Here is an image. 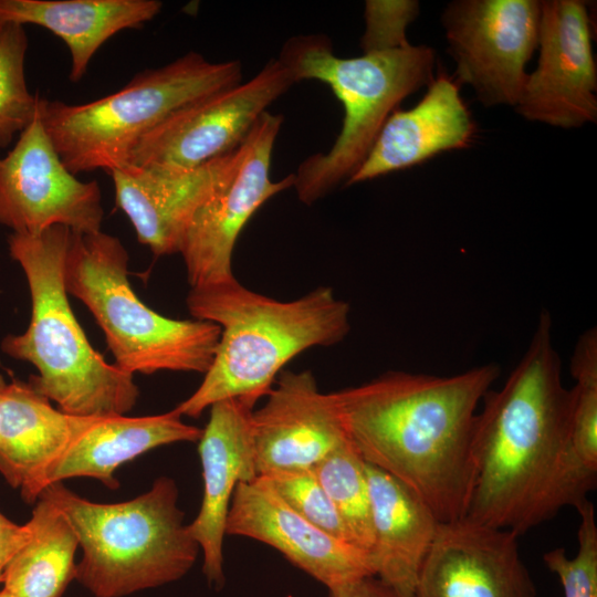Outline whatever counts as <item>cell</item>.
<instances>
[{"label": "cell", "mask_w": 597, "mask_h": 597, "mask_svg": "<svg viewBox=\"0 0 597 597\" xmlns=\"http://www.w3.org/2000/svg\"><path fill=\"white\" fill-rule=\"evenodd\" d=\"M481 402L464 517L520 536L588 499L596 483L573 457V396L562 381L547 311L503 387L490 389Z\"/></svg>", "instance_id": "cell-1"}, {"label": "cell", "mask_w": 597, "mask_h": 597, "mask_svg": "<svg viewBox=\"0 0 597 597\" xmlns=\"http://www.w3.org/2000/svg\"><path fill=\"white\" fill-rule=\"evenodd\" d=\"M499 376L495 363L453 376L390 370L333 394L364 461L405 484L444 523L465 516L476 409Z\"/></svg>", "instance_id": "cell-2"}, {"label": "cell", "mask_w": 597, "mask_h": 597, "mask_svg": "<svg viewBox=\"0 0 597 597\" xmlns=\"http://www.w3.org/2000/svg\"><path fill=\"white\" fill-rule=\"evenodd\" d=\"M186 302L196 320L219 325L221 335L201 384L174 408L182 417L197 418L228 398L254 406L295 356L312 347L335 345L350 331L348 303L327 286L279 301L234 279L190 289Z\"/></svg>", "instance_id": "cell-3"}, {"label": "cell", "mask_w": 597, "mask_h": 597, "mask_svg": "<svg viewBox=\"0 0 597 597\" xmlns=\"http://www.w3.org/2000/svg\"><path fill=\"white\" fill-rule=\"evenodd\" d=\"M72 230L55 226L39 234L11 233V258L22 268L31 296V318L1 349L32 364L29 384L65 413L113 417L130 411L139 397L134 376L109 364L93 348L77 322L64 285Z\"/></svg>", "instance_id": "cell-4"}, {"label": "cell", "mask_w": 597, "mask_h": 597, "mask_svg": "<svg viewBox=\"0 0 597 597\" xmlns=\"http://www.w3.org/2000/svg\"><path fill=\"white\" fill-rule=\"evenodd\" d=\"M277 60L295 83L327 84L344 107L343 126L331 149L308 156L294 172L300 201L312 205L348 181L400 102L433 81L436 55L429 46L409 44L342 59L327 36L308 34L289 39Z\"/></svg>", "instance_id": "cell-5"}, {"label": "cell", "mask_w": 597, "mask_h": 597, "mask_svg": "<svg viewBox=\"0 0 597 597\" xmlns=\"http://www.w3.org/2000/svg\"><path fill=\"white\" fill-rule=\"evenodd\" d=\"M178 488L159 476L143 494L124 502H92L62 482L40 495L69 519L82 557L75 579L94 597H124L184 577L200 547L178 506Z\"/></svg>", "instance_id": "cell-6"}, {"label": "cell", "mask_w": 597, "mask_h": 597, "mask_svg": "<svg viewBox=\"0 0 597 597\" xmlns=\"http://www.w3.org/2000/svg\"><path fill=\"white\" fill-rule=\"evenodd\" d=\"M239 61L212 63L188 52L136 74L123 88L84 104L40 97L39 113L74 175L124 167L142 139L179 109L241 83Z\"/></svg>", "instance_id": "cell-7"}, {"label": "cell", "mask_w": 597, "mask_h": 597, "mask_svg": "<svg viewBox=\"0 0 597 597\" xmlns=\"http://www.w3.org/2000/svg\"><path fill=\"white\" fill-rule=\"evenodd\" d=\"M128 264V252L117 237L102 230L71 232L64 285L104 332L114 364L133 376L163 370L205 374L214 357L220 326L151 310L135 293Z\"/></svg>", "instance_id": "cell-8"}, {"label": "cell", "mask_w": 597, "mask_h": 597, "mask_svg": "<svg viewBox=\"0 0 597 597\" xmlns=\"http://www.w3.org/2000/svg\"><path fill=\"white\" fill-rule=\"evenodd\" d=\"M283 116L264 112L237 148L228 181L193 214L179 243L190 289L234 280L232 254L254 212L270 198L293 187L294 172L270 178L273 146Z\"/></svg>", "instance_id": "cell-9"}, {"label": "cell", "mask_w": 597, "mask_h": 597, "mask_svg": "<svg viewBox=\"0 0 597 597\" xmlns=\"http://www.w3.org/2000/svg\"><path fill=\"white\" fill-rule=\"evenodd\" d=\"M540 1L460 0L442 14L457 83L470 85L484 106H515L537 46Z\"/></svg>", "instance_id": "cell-10"}, {"label": "cell", "mask_w": 597, "mask_h": 597, "mask_svg": "<svg viewBox=\"0 0 597 597\" xmlns=\"http://www.w3.org/2000/svg\"><path fill=\"white\" fill-rule=\"evenodd\" d=\"M295 81L271 59L245 83L179 109L145 136L125 166L193 168L233 151L258 118Z\"/></svg>", "instance_id": "cell-11"}, {"label": "cell", "mask_w": 597, "mask_h": 597, "mask_svg": "<svg viewBox=\"0 0 597 597\" xmlns=\"http://www.w3.org/2000/svg\"><path fill=\"white\" fill-rule=\"evenodd\" d=\"M103 219L97 181H82L65 167L38 107L13 148L0 157V224L21 234L55 226L93 233L101 231Z\"/></svg>", "instance_id": "cell-12"}, {"label": "cell", "mask_w": 597, "mask_h": 597, "mask_svg": "<svg viewBox=\"0 0 597 597\" xmlns=\"http://www.w3.org/2000/svg\"><path fill=\"white\" fill-rule=\"evenodd\" d=\"M537 67L527 74L516 112L528 121L577 128L597 118V72L587 7L540 1Z\"/></svg>", "instance_id": "cell-13"}, {"label": "cell", "mask_w": 597, "mask_h": 597, "mask_svg": "<svg viewBox=\"0 0 597 597\" xmlns=\"http://www.w3.org/2000/svg\"><path fill=\"white\" fill-rule=\"evenodd\" d=\"M517 537L467 517L439 523L413 597H535Z\"/></svg>", "instance_id": "cell-14"}, {"label": "cell", "mask_w": 597, "mask_h": 597, "mask_svg": "<svg viewBox=\"0 0 597 597\" xmlns=\"http://www.w3.org/2000/svg\"><path fill=\"white\" fill-rule=\"evenodd\" d=\"M251 427L259 476L313 469L347 440L333 392L311 370H282Z\"/></svg>", "instance_id": "cell-15"}, {"label": "cell", "mask_w": 597, "mask_h": 597, "mask_svg": "<svg viewBox=\"0 0 597 597\" xmlns=\"http://www.w3.org/2000/svg\"><path fill=\"white\" fill-rule=\"evenodd\" d=\"M226 535L270 545L327 589L375 575L367 552L328 535L302 517L264 476L237 485Z\"/></svg>", "instance_id": "cell-16"}, {"label": "cell", "mask_w": 597, "mask_h": 597, "mask_svg": "<svg viewBox=\"0 0 597 597\" xmlns=\"http://www.w3.org/2000/svg\"><path fill=\"white\" fill-rule=\"evenodd\" d=\"M237 148L193 168L127 165L112 170L116 205L138 242L156 256L178 253L193 214L231 177Z\"/></svg>", "instance_id": "cell-17"}, {"label": "cell", "mask_w": 597, "mask_h": 597, "mask_svg": "<svg viewBox=\"0 0 597 597\" xmlns=\"http://www.w3.org/2000/svg\"><path fill=\"white\" fill-rule=\"evenodd\" d=\"M253 409L239 398L214 402L198 440L203 496L188 527L202 552L207 582L216 589L224 585L223 538L234 490L239 483L259 476L251 427Z\"/></svg>", "instance_id": "cell-18"}, {"label": "cell", "mask_w": 597, "mask_h": 597, "mask_svg": "<svg viewBox=\"0 0 597 597\" xmlns=\"http://www.w3.org/2000/svg\"><path fill=\"white\" fill-rule=\"evenodd\" d=\"M96 419L55 409L29 381L13 379L0 395V474L34 504L51 468Z\"/></svg>", "instance_id": "cell-19"}, {"label": "cell", "mask_w": 597, "mask_h": 597, "mask_svg": "<svg viewBox=\"0 0 597 597\" xmlns=\"http://www.w3.org/2000/svg\"><path fill=\"white\" fill-rule=\"evenodd\" d=\"M473 133L474 124L458 83L440 73L416 106L391 113L346 185L412 167L444 150L467 147Z\"/></svg>", "instance_id": "cell-20"}, {"label": "cell", "mask_w": 597, "mask_h": 597, "mask_svg": "<svg viewBox=\"0 0 597 597\" xmlns=\"http://www.w3.org/2000/svg\"><path fill=\"white\" fill-rule=\"evenodd\" d=\"M366 471L375 576L402 596L413 597L440 522L426 503L397 479L368 463Z\"/></svg>", "instance_id": "cell-21"}, {"label": "cell", "mask_w": 597, "mask_h": 597, "mask_svg": "<svg viewBox=\"0 0 597 597\" xmlns=\"http://www.w3.org/2000/svg\"><path fill=\"white\" fill-rule=\"evenodd\" d=\"M161 8L158 0H0V20L36 24L59 36L70 50V80L76 83L109 38L142 29Z\"/></svg>", "instance_id": "cell-22"}, {"label": "cell", "mask_w": 597, "mask_h": 597, "mask_svg": "<svg viewBox=\"0 0 597 597\" xmlns=\"http://www.w3.org/2000/svg\"><path fill=\"white\" fill-rule=\"evenodd\" d=\"M202 429L182 421L175 409L159 415L97 418L51 468L46 486L72 478H93L117 489L123 463L161 446L197 442ZM45 486V488H46Z\"/></svg>", "instance_id": "cell-23"}, {"label": "cell", "mask_w": 597, "mask_h": 597, "mask_svg": "<svg viewBox=\"0 0 597 597\" xmlns=\"http://www.w3.org/2000/svg\"><path fill=\"white\" fill-rule=\"evenodd\" d=\"M28 542L9 563L3 589L13 597H62L75 579L77 536L66 515L40 495L30 520Z\"/></svg>", "instance_id": "cell-24"}, {"label": "cell", "mask_w": 597, "mask_h": 597, "mask_svg": "<svg viewBox=\"0 0 597 597\" xmlns=\"http://www.w3.org/2000/svg\"><path fill=\"white\" fill-rule=\"evenodd\" d=\"M313 471L342 519L352 544L370 555L374 536L366 462L347 439Z\"/></svg>", "instance_id": "cell-25"}, {"label": "cell", "mask_w": 597, "mask_h": 597, "mask_svg": "<svg viewBox=\"0 0 597 597\" xmlns=\"http://www.w3.org/2000/svg\"><path fill=\"white\" fill-rule=\"evenodd\" d=\"M575 385L570 415V447L575 462L591 482L597 481V331L584 332L570 359Z\"/></svg>", "instance_id": "cell-26"}, {"label": "cell", "mask_w": 597, "mask_h": 597, "mask_svg": "<svg viewBox=\"0 0 597 597\" xmlns=\"http://www.w3.org/2000/svg\"><path fill=\"white\" fill-rule=\"evenodd\" d=\"M24 25L0 20V148L9 146L38 113L40 96L28 90Z\"/></svg>", "instance_id": "cell-27"}, {"label": "cell", "mask_w": 597, "mask_h": 597, "mask_svg": "<svg viewBox=\"0 0 597 597\" xmlns=\"http://www.w3.org/2000/svg\"><path fill=\"white\" fill-rule=\"evenodd\" d=\"M580 523L577 532L578 551L568 557L563 547L544 554L546 567L556 574L564 597H597V523L594 504L587 499L575 507Z\"/></svg>", "instance_id": "cell-28"}, {"label": "cell", "mask_w": 597, "mask_h": 597, "mask_svg": "<svg viewBox=\"0 0 597 597\" xmlns=\"http://www.w3.org/2000/svg\"><path fill=\"white\" fill-rule=\"evenodd\" d=\"M264 478L277 494L302 517L328 535L352 544L342 519L317 480L313 469L285 472Z\"/></svg>", "instance_id": "cell-29"}, {"label": "cell", "mask_w": 597, "mask_h": 597, "mask_svg": "<svg viewBox=\"0 0 597 597\" xmlns=\"http://www.w3.org/2000/svg\"><path fill=\"white\" fill-rule=\"evenodd\" d=\"M418 13L419 3L417 1H366V29L362 38L364 53L396 50L409 45L406 30Z\"/></svg>", "instance_id": "cell-30"}, {"label": "cell", "mask_w": 597, "mask_h": 597, "mask_svg": "<svg viewBox=\"0 0 597 597\" xmlns=\"http://www.w3.org/2000/svg\"><path fill=\"white\" fill-rule=\"evenodd\" d=\"M29 537L30 530L27 523L17 524L0 512V584L9 563Z\"/></svg>", "instance_id": "cell-31"}, {"label": "cell", "mask_w": 597, "mask_h": 597, "mask_svg": "<svg viewBox=\"0 0 597 597\" xmlns=\"http://www.w3.org/2000/svg\"><path fill=\"white\" fill-rule=\"evenodd\" d=\"M328 597H405L375 575L332 587Z\"/></svg>", "instance_id": "cell-32"}, {"label": "cell", "mask_w": 597, "mask_h": 597, "mask_svg": "<svg viewBox=\"0 0 597 597\" xmlns=\"http://www.w3.org/2000/svg\"><path fill=\"white\" fill-rule=\"evenodd\" d=\"M7 381L4 379V377L0 374V395L1 392L3 391L4 387L7 386Z\"/></svg>", "instance_id": "cell-33"}, {"label": "cell", "mask_w": 597, "mask_h": 597, "mask_svg": "<svg viewBox=\"0 0 597 597\" xmlns=\"http://www.w3.org/2000/svg\"><path fill=\"white\" fill-rule=\"evenodd\" d=\"M0 597H13V596L9 591L2 588L0 590Z\"/></svg>", "instance_id": "cell-34"}]
</instances>
